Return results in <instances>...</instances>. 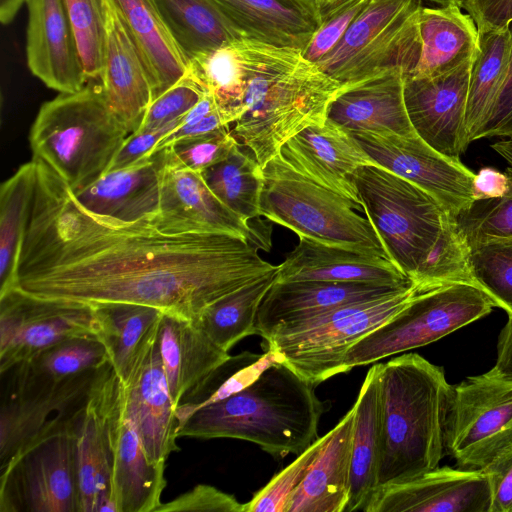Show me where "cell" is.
<instances>
[{
    "label": "cell",
    "instance_id": "9f6ffc18",
    "mask_svg": "<svg viewBox=\"0 0 512 512\" xmlns=\"http://www.w3.org/2000/svg\"><path fill=\"white\" fill-rule=\"evenodd\" d=\"M231 124L219 108L215 109L201 120L187 125H180L167 134L156 146L154 153L171 146L178 140L211 133Z\"/></svg>",
    "mask_w": 512,
    "mask_h": 512
},
{
    "label": "cell",
    "instance_id": "484cf974",
    "mask_svg": "<svg viewBox=\"0 0 512 512\" xmlns=\"http://www.w3.org/2000/svg\"><path fill=\"white\" fill-rule=\"evenodd\" d=\"M409 285L388 286L359 282L274 281L264 296L258 310L256 320L257 333L266 341L281 328L344 305L385 296Z\"/></svg>",
    "mask_w": 512,
    "mask_h": 512
},
{
    "label": "cell",
    "instance_id": "7dc6e473",
    "mask_svg": "<svg viewBox=\"0 0 512 512\" xmlns=\"http://www.w3.org/2000/svg\"><path fill=\"white\" fill-rule=\"evenodd\" d=\"M239 142L229 127L176 141L169 148L188 168L202 172L224 159Z\"/></svg>",
    "mask_w": 512,
    "mask_h": 512
},
{
    "label": "cell",
    "instance_id": "ab89813d",
    "mask_svg": "<svg viewBox=\"0 0 512 512\" xmlns=\"http://www.w3.org/2000/svg\"><path fill=\"white\" fill-rule=\"evenodd\" d=\"M201 175L214 195L235 214L246 221L261 216L263 167L240 143Z\"/></svg>",
    "mask_w": 512,
    "mask_h": 512
},
{
    "label": "cell",
    "instance_id": "d4e9b609",
    "mask_svg": "<svg viewBox=\"0 0 512 512\" xmlns=\"http://www.w3.org/2000/svg\"><path fill=\"white\" fill-rule=\"evenodd\" d=\"M406 73L387 70L343 85L327 109V120L353 132L417 135L404 100Z\"/></svg>",
    "mask_w": 512,
    "mask_h": 512
},
{
    "label": "cell",
    "instance_id": "681fc988",
    "mask_svg": "<svg viewBox=\"0 0 512 512\" xmlns=\"http://www.w3.org/2000/svg\"><path fill=\"white\" fill-rule=\"evenodd\" d=\"M368 1L354 0L323 21L303 50V56L314 63L324 58L341 40Z\"/></svg>",
    "mask_w": 512,
    "mask_h": 512
},
{
    "label": "cell",
    "instance_id": "e0dca14e",
    "mask_svg": "<svg viewBox=\"0 0 512 512\" xmlns=\"http://www.w3.org/2000/svg\"><path fill=\"white\" fill-rule=\"evenodd\" d=\"M166 149L160 205L149 222L168 234L217 233L254 242L248 221L226 207L209 189L200 172L185 166Z\"/></svg>",
    "mask_w": 512,
    "mask_h": 512
},
{
    "label": "cell",
    "instance_id": "60d3db41",
    "mask_svg": "<svg viewBox=\"0 0 512 512\" xmlns=\"http://www.w3.org/2000/svg\"><path fill=\"white\" fill-rule=\"evenodd\" d=\"M107 361V351L102 342L92 338H74L43 350L21 365L36 377L61 381L97 370Z\"/></svg>",
    "mask_w": 512,
    "mask_h": 512
},
{
    "label": "cell",
    "instance_id": "f6af8a7d",
    "mask_svg": "<svg viewBox=\"0 0 512 512\" xmlns=\"http://www.w3.org/2000/svg\"><path fill=\"white\" fill-rule=\"evenodd\" d=\"M507 163L511 193L502 199L476 201L465 217V228L473 240L512 236V138L491 144Z\"/></svg>",
    "mask_w": 512,
    "mask_h": 512
},
{
    "label": "cell",
    "instance_id": "680465c9",
    "mask_svg": "<svg viewBox=\"0 0 512 512\" xmlns=\"http://www.w3.org/2000/svg\"><path fill=\"white\" fill-rule=\"evenodd\" d=\"M27 0H0V20L6 25L12 22Z\"/></svg>",
    "mask_w": 512,
    "mask_h": 512
},
{
    "label": "cell",
    "instance_id": "9a60e30c",
    "mask_svg": "<svg viewBox=\"0 0 512 512\" xmlns=\"http://www.w3.org/2000/svg\"><path fill=\"white\" fill-rule=\"evenodd\" d=\"M107 422L111 498L116 512H155L166 487L165 464L151 462L127 417L124 385L107 361L98 369Z\"/></svg>",
    "mask_w": 512,
    "mask_h": 512
},
{
    "label": "cell",
    "instance_id": "6f0895ef",
    "mask_svg": "<svg viewBox=\"0 0 512 512\" xmlns=\"http://www.w3.org/2000/svg\"><path fill=\"white\" fill-rule=\"evenodd\" d=\"M488 372L512 381V315H508V321L499 334L496 363Z\"/></svg>",
    "mask_w": 512,
    "mask_h": 512
},
{
    "label": "cell",
    "instance_id": "44dd1931",
    "mask_svg": "<svg viewBox=\"0 0 512 512\" xmlns=\"http://www.w3.org/2000/svg\"><path fill=\"white\" fill-rule=\"evenodd\" d=\"M27 65L47 87L81 90L88 79L64 0H27Z\"/></svg>",
    "mask_w": 512,
    "mask_h": 512
},
{
    "label": "cell",
    "instance_id": "91938a15",
    "mask_svg": "<svg viewBox=\"0 0 512 512\" xmlns=\"http://www.w3.org/2000/svg\"><path fill=\"white\" fill-rule=\"evenodd\" d=\"M354 0H317L322 22Z\"/></svg>",
    "mask_w": 512,
    "mask_h": 512
},
{
    "label": "cell",
    "instance_id": "94428289",
    "mask_svg": "<svg viewBox=\"0 0 512 512\" xmlns=\"http://www.w3.org/2000/svg\"><path fill=\"white\" fill-rule=\"evenodd\" d=\"M433 3L438 4L440 7H448V6H462V0H427Z\"/></svg>",
    "mask_w": 512,
    "mask_h": 512
},
{
    "label": "cell",
    "instance_id": "f907efd6",
    "mask_svg": "<svg viewBox=\"0 0 512 512\" xmlns=\"http://www.w3.org/2000/svg\"><path fill=\"white\" fill-rule=\"evenodd\" d=\"M182 119L153 130L135 131L128 135L115 154L106 172L133 165L154 154L157 144L180 126Z\"/></svg>",
    "mask_w": 512,
    "mask_h": 512
},
{
    "label": "cell",
    "instance_id": "e575fe53",
    "mask_svg": "<svg viewBox=\"0 0 512 512\" xmlns=\"http://www.w3.org/2000/svg\"><path fill=\"white\" fill-rule=\"evenodd\" d=\"M510 58L509 27L479 33L478 52L471 66L465 112L467 145L478 139L492 113L508 74Z\"/></svg>",
    "mask_w": 512,
    "mask_h": 512
},
{
    "label": "cell",
    "instance_id": "5bb4252c",
    "mask_svg": "<svg viewBox=\"0 0 512 512\" xmlns=\"http://www.w3.org/2000/svg\"><path fill=\"white\" fill-rule=\"evenodd\" d=\"M74 338L100 339L94 306L42 299L19 288L0 296L1 374L57 343Z\"/></svg>",
    "mask_w": 512,
    "mask_h": 512
},
{
    "label": "cell",
    "instance_id": "603a6c76",
    "mask_svg": "<svg viewBox=\"0 0 512 512\" xmlns=\"http://www.w3.org/2000/svg\"><path fill=\"white\" fill-rule=\"evenodd\" d=\"M279 155L295 171L359 205L354 173L375 164L349 131L327 119L289 139Z\"/></svg>",
    "mask_w": 512,
    "mask_h": 512
},
{
    "label": "cell",
    "instance_id": "1f68e13d",
    "mask_svg": "<svg viewBox=\"0 0 512 512\" xmlns=\"http://www.w3.org/2000/svg\"><path fill=\"white\" fill-rule=\"evenodd\" d=\"M420 57L409 76L433 77L473 61L479 45L475 22L461 7H421L418 15Z\"/></svg>",
    "mask_w": 512,
    "mask_h": 512
},
{
    "label": "cell",
    "instance_id": "ffe728a7",
    "mask_svg": "<svg viewBox=\"0 0 512 512\" xmlns=\"http://www.w3.org/2000/svg\"><path fill=\"white\" fill-rule=\"evenodd\" d=\"M159 329L153 334L123 382L127 417L140 438L147 458L165 464L179 451L178 420L166 382L159 348Z\"/></svg>",
    "mask_w": 512,
    "mask_h": 512
},
{
    "label": "cell",
    "instance_id": "74e56055",
    "mask_svg": "<svg viewBox=\"0 0 512 512\" xmlns=\"http://www.w3.org/2000/svg\"><path fill=\"white\" fill-rule=\"evenodd\" d=\"M36 165L22 164L0 189V296L17 288V271L35 192Z\"/></svg>",
    "mask_w": 512,
    "mask_h": 512
},
{
    "label": "cell",
    "instance_id": "4fadbf2b",
    "mask_svg": "<svg viewBox=\"0 0 512 512\" xmlns=\"http://www.w3.org/2000/svg\"><path fill=\"white\" fill-rule=\"evenodd\" d=\"M97 370L61 381L36 377L21 364L9 370V394L0 412V469L76 414Z\"/></svg>",
    "mask_w": 512,
    "mask_h": 512
},
{
    "label": "cell",
    "instance_id": "816d5d0a",
    "mask_svg": "<svg viewBox=\"0 0 512 512\" xmlns=\"http://www.w3.org/2000/svg\"><path fill=\"white\" fill-rule=\"evenodd\" d=\"M483 471L491 487L490 512H512V446L499 454Z\"/></svg>",
    "mask_w": 512,
    "mask_h": 512
},
{
    "label": "cell",
    "instance_id": "7402d4cb",
    "mask_svg": "<svg viewBox=\"0 0 512 512\" xmlns=\"http://www.w3.org/2000/svg\"><path fill=\"white\" fill-rule=\"evenodd\" d=\"M105 47L100 83L113 113L130 133L141 125L154 99L152 82L127 25L113 0H102Z\"/></svg>",
    "mask_w": 512,
    "mask_h": 512
},
{
    "label": "cell",
    "instance_id": "f5cc1de1",
    "mask_svg": "<svg viewBox=\"0 0 512 512\" xmlns=\"http://www.w3.org/2000/svg\"><path fill=\"white\" fill-rule=\"evenodd\" d=\"M478 32L500 30L512 22V0H462V6Z\"/></svg>",
    "mask_w": 512,
    "mask_h": 512
},
{
    "label": "cell",
    "instance_id": "db71d44e",
    "mask_svg": "<svg viewBox=\"0 0 512 512\" xmlns=\"http://www.w3.org/2000/svg\"><path fill=\"white\" fill-rule=\"evenodd\" d=\"M511 58L506 80L492 113L480 131L478 139L485 137L512 138V22L509 24Z\"/></svg>",
    "mask_w": 512,
    "mask_h": 512
},
{
    "label": "cell",
    "instance_id": "d6986e66",
    "mask_svg": "<svg viewBox=\"0 0 512 512\" xmlns=\"http://www.w3.org/2000/svg\"><path fill=\"white\" fill-rule=\"evenodd\" d=\"M483 470L439 467L411 480L378 487L364 512H490Z\"/></svg>",
    "mask_w": 512,
    "mask_h": 512
},
{
    "label": "cell",
    "instance_id": "7c38bea8",
    "mask_svg": "<svg viewBox=\"0 0 512 512\" xmlns=\"http://www.w3.org/2000/svg\"><path fill=\"white\" fill-rule=\"evenodd\" d=\"M444 442L468 470H483L512 446V381L486 372L452 386Z\"/></svg>",
    "mask_w": 512,
    "mask_h": 512
},
{
    "label": "cell",
    "instance_id": "d6a6232c",
    "mask_svg": "<svg viewBox=\"0 0 512 512\" xmlns=\"http://www.w3.org/2000/svg\"><path fill=\"white\" fill-rule=\"evenodd\" d=\"M380 364L366 374L354 404L349 500L344 512L364 511L378 486L381 452Z\"/></svg>",
    "mask_w": 512,
    "mask_h": 512
},
{
    "label": "cell",
    "instance_id": "2e32d148",
    "mask_svg": "<svg viewBox=\"0 0 512 512\" xmlns=\"http://www.w3.org/2000/svg\"><path fill=\"white\" fill-rule=\"evenodd\" d=\"M351 134L376 165L428 192L450 215L457 218L473 206L475 173L460 160L444 156L418 135Z\"/></svg>",
    "mask_w": 512,
    "mask_h": 512
},
{
    "label": "cell",
    "instance_id": "11a10c76",
    "mask_svg": "<svg viewBox=\"0 0 512 512\" xmlns=\"http://www.w3.org/2000/svg\"><path fill=\"white\" fill-rule=\"evenodd\" d=\"M511 181L506 172L483 167L474 175L472 195L475 201L502 199L510 194Z\"/></svg>",
    "mask_w": 512,
    "mask_h": 512
},
{
    "label": "cell",
    "instance_id": "52a82bcc",
    "mask_svg": "<svg viewBox=\"0 0 512 512\" xmlns=\"http://www.w3.org/2000/svg\"><path fill=\"white\" fill-rule=\"evenodd\" d=\"M353 181L389 259L413 283L456 217L428 192L379 165L359 167Z\"/></svg>",
    "mask_w": 512,
    "mask_h": 512
},
{
    "label": "cell",
    "instance_id": "f35d334b",
    "mask_svg": "<svg viewBox=\"0 0 512 512\" xmlns=\"http://www.w3.org/2000/svg\"><path fill=\"white\" fill-rule=\"evenodd\" d=\"M276 270L253 280L210 304L195 322L226 352L247 336L258 335L260 304L275 281Z\"/></svg>",
    "mask_w": 512,
    "mask_h": 512
},
{
    "label": "cell",
    "instance_id": "7a4b0ae2",
    "mask_svg": "<svg viewBox=\"0 0 512 512\" xmlns=\"http://www.w3.org/2000/svg\"><path fill=\"white\" fill-rule=\"evenodd\" d=\"M231 80L223 111L232 135L262 167L303 129L322 124L342 84L303 51L248 38L229 42Z\"/></svg>",
    "mask_w": 512,
    "mask_h": 512
},
{
    "label": "cell",
    "instance_id": "f546056e",
    "mask_svg": "<svg viewBox=\"0 0 512 512\" xmlns=\"http://www.w3.org/2000/svg\"><path fill=\"white\" fill-rule=\"evenodd\" d=\"M355 407L328 437L292 497L287 512H344L349 500Z\"/></svg>",
    "mask_w": 512,
    "mask_h": 512
},
{
    "label": "cell",
    "instance_id": "ac0fdd59",
    "mask_svg": "<svg viewBox=\"0 0 512 512\" xmlns=\"http://www.w3.org/2000/svg\"><path fill=\"white\" fill-rule=\"evenodd\" d=\"M472 63L438 76H406L404 80L405 106L415 133L457 161L468 146L465 112Z\"/></svg>",
    "mask_w": 512,
    "mask_h": 512
},
{
    "label": "cell",
    "instance_id": "4dcf8cb0",
    "mask_svg": "<svg viewBox=\"0 0 512 512\" xmlns=\"http://www.w3.org/2000/svg\"><path fill=\"white\" fill-rule=\"evenodd\" d=\"M97 373L75 420L81 508L82 512H116L111 498L107 422Z\"/></svg>",
    "mask_w": 512,
    "mask_h": 512
},
{
    "label": "cell",
    "instance_id": "83f0119b",
    "mask_svg": "<svg viewBox=\"0 0 512 512\" xmlns=\"http://www.w3.org/2000/svg\"><path fill=\"white\" fill-rule=\"evenodd\" d=\"M276 282L328 281L405 286L412 282L387 258L300 237L277 265Z\"/></svg>",
    "mask_w": 512,
    "mask_h": 512
},
{
    "label": "cell",
    "instance_id": "c3c4849f",
    "mask_svg": "<svg viewBox=\"0 0 512 512\" xmlns=\"http://www.w3.org/2000/svg\"><path fill=\"white\" fill-rule=\"evenodd\" d=\"M190 511L245 512V504L214 486L198 484L171 501L162 503L155 512Z\"/></svg>",
    "mask_w": 512,
    "mask_h": 512
},
{
    "label": "cell",
    "instance_id": "4316f807",
    "mask_svg": "<svg viewBox=\"0 0 512 512\" xmlns=\"http://www.w3.org/2000/svg\"><path fill=\"white\" fill-rule=\"evenodd\" d=\"M166 149L119 170L102 174L71 193L85 210L122 222L146 220L158 213Z\"/></svg>",
    "mask_w": 512,
    "mask_h": 512
},
{
    "label": "cell",
    "instance_id": "b9f144b4",
    "mask_svg": "<svg viewBox=\"0 0 512 512\" xmlns=\"http://www.w3.org/2000/svg\"><path fill=\"white\" fill-rule=\"evenodd\" d=\"M469 246L479 287L512 315V236L488 237Z\"/></svg>",
    "mask_w": 512,
    "mask_h": 512
},
{
    "label": "cell",
    "instance_id": "f1b7e54d",
    "mask_svg": "<svg viewBox=\"0 0 512 512\" xmlns=\"http://www.w3.org/2000/svg\"><path fill=\"white\" fill-rule=\"evenodd\" d=\"M243 38L304 50L322 24L313 0H212Z\"/></svg>",
    "mask_w": 512,
    "mask_h": 512
},
{
    "label": "cell",
    "instance_id": "277c9868",
    "mask_svg": "<svg viewBox=\"0 0 512 512\" xmlns=\"http://www.w3.org/2000/svg\"><path fill=\"white\" fill-rule=\"evenodd\" d=\"M451 388L443 369L416 353L380 364L377 488L411 480L439 465Z\"/></svg>",
    "mask_w": 512,
    "mask_h": 512
},
{
    "label": "cell",
    "instance_id": "d590c367",
    "mask_svg": "<svg viewBox=\"0 0 512 512\" xmlns=\"http://www.w3.org/2000/svg\"><path fill=\"white\" fill-rule=\"evenodd\" d=\"M100 323V342L105 346L108 361L125 382L164 313L157 308L130 303H109L94 306Z\"/></svg>",
    "mask_w": 512,
    "mask_h": 512
},
{
    "label": "cell",
    "instance_id": "5b68a950",
    "mask_svg": "<svg viewBox=\"0 0 512 512\" xmlns=\"http://www.w3.org/2000/svg\"><path fill=\"white\" fill-rule=\"evenodd\" d=\"M130 134L110 109L100 81L60 93L41 106L29 141L43 160L74 192L98 179Z\"/></svg>",
    "mask_w": 512,
    "mask_h": 512
},
{
    "label": "cell",
    "instance_id": "6125c7cd",
    "mask_svg": "<svg viewBox=\"0 0 512 512\" xmlns=\"http://www.w3.org/2000/svg\"><path fill=\"white\" fill-rule=\"evenodd\" d=\"M313 1H316V2H317V0H313Z\"/></svg>",
    "mask_w": 512,
    "mask_h": 512
},
{
    "label": "cell",
    "instance_id": "7bdbcfd3",
    "mask_svg": "<svg viewBox=\"0 0 512 512\" xmlns=\"http://www.w3.org/2000/svg\"><path fill=\"white\" fill-rule=\"evenodd\" d=\"M72 23L85 73L89 81H100L105 47L102 0H64Z\"/></svg>",
    "mask_w": 512,
    "mask_h": 512
},
{
    "label": "cell",
    "instance_id": "6da1fadb",
    "mask_svg": "<svg viewBox=\"0 0 512 512\" xmlns=\"http://www.w3.org/2000/svg\"><path fill=\"white\" fill-rule=\"evenodd\" d=\"M17 271V288L91 306L130 303L197 322L213 302L274 270L252 241L229 234H168L83 209L43 160Z\"/></svg>",
    "mask_w": 512,
    "mask_h": 512
},
{
    "label": "cell",
    "instance_id": "ee69618b",
    "mask_svg": "<svg viewBox=\"0 0 512 512\" xmlns=\"http://www.w3.org/2000/svg\"><path fill=\"white\" fill-rule=\"evenodd\" d=\"M328 433L316 439L254 497L245 503V512H287L288 505L324 445Z\"/></svg>",
    "mask_w": 512,
    "mask_h": 512
},
{
    "label": "cell",
    "instance_id": "836d02e7",
    "mask_svg": "<svg viewBox=\"0 0 512 512\" xmlns=\"http://www.w3.org/2000/svg\"><path fill=\"white\" fill-rule=\"evenodd\" d=\"M113 1L142 55L155 99L184 76L189 63L167 29L154 0Z\"/></svg>",
    "mask_w": 512,
    "mask_h": 512
},
{
    "label": "cell",
    "instance_id": "3957f363",
    "mask_svg": "<svg viewBox=\"0 0 512 512\" xmlns=\"http://www.w3.org/2000/svg\"><path fill=\"white\" fill-rule=\"evenodd\" d=\"M316 385L281 360L266 367L246 387L207 405L176 408L178 437L249 441L275 458L299 455L318 439L329 403Z\"/></svg>",
    "mask_w": 512,
    "mask_h": 512
},
{
    "label": "cell",
    "instance_id": "cb8c5ba5",
    "mask_svg": "<svg viewBox=\"0 0 512 512\" xmlns=\"http://www.w3.org/2000/svg\"><path fill=\"white\" fill-rule=\"evenodd\" d=\"M159 348L172 402H195L232 356L218 347L193 321L164 314Z\"/></svg>",
    "mask_w": 512,
    "mask_h": 512
},
{
    "label": "cell",
    "instance_id": "ba28073f",
    "mask_svg": "<svg viewBox=\"0 0 512 512\" xmlns=\"http://www.w3.org/2000/svg\"><path fill=\"white\" fill-rule=\"evenodd\" d=\"M421 292L413 283L375 299L344 305L284 327L266 340L267 352L318 385L346 373L349 349L384 324Z\"/></svg>",
    "mask_w": 512,
    "mask_h": 512
},
{
    "label": "cell",
    "instance_id": "30bf717a",
    "mask_svg": "<svg viewBox=\"0 0 512 512\" xmlns=\"http://www.w3.org/2000/svg\"><path fill=\"white\" fill-rule=\"evenodd\" d=\"M493 307L491 298L471 284L455 283L419 292L349 349L346 370L428 345L481 319Z\"/></svg>",
    "mask_w": 512,
    "mask_h": 512
},
{
    "label": "cell",
    "instance_id": "bcb514c9",
    "mask_svg": "<svg viewBox=\"0 0 512 512\" xmlns=\"http://www.w3.org/2000/svg\"><path fill=\"white\" fill-rule=\"evenodd\" d=\"M207 92L193 75L186 71L179 81L152 101L136 131L161 128L182 119Z\"/></svg>",
    "mask_w": 512,
    "mask_h": 512
},
{
    "label": "cell",
    "instance_id": "9c48e42d",
    "mask_svg": "<svg viewBox=\"0 0 512 512\" xmlns=\"http://www.w3.org/2000/svg\"><path fill=\"white\" fill-rule=\"evenodd\" d=\"M421 2L369 0L337 45L316 64L342 85L395 68L411 75L421 50Z\"/></svg>",
    "mask_w": 512,
    "mask_h": 512
},
{
    "label": "cell",
    "instance_id": "8d00e7d4",
    "mask_svg": "<svg viewBox=\"0 0 512 512\" xmlns=\"http://www.w3.org/2000/svg\"><path fill=\"white\" fill-rule=\"evenodd\" d=\"M171 36L187 59L243 38L212 0H154Z\"/></svg>",
    "mask_w": 512,
    "mask_h": 512
},
{
    "label": "cell",
    "instance_id": "8992f818",
    "mask_svg": "<svg viewBox=\"0 0 512 512\" xmlns=\"http://www.w3.org/2000/svg\"><path fill=\"white\" fill-rule=\"evenodd\" d=\"M263 173L261 216L299 238L389 259L369 220L356 212L361 205L295 171L279 154Z\"/></svg>",
    "mask_w": 512,
    "mask_h": 512
},
{
    "label": "cell",
    "instance_id": "8fae6325",
    "mask_svg": "<svg viewBox=\"0 0 512 512\" xmlns=\"http://www.w3.org/2000/svg\"><path fill=\"white\" fill-rule=\"evenodd\" d=\"M79 410L0 469V512H82L75 431Z\"/></svg>",
    "mask_w": 512,
    "mask_h": 512
}]
</instances>
